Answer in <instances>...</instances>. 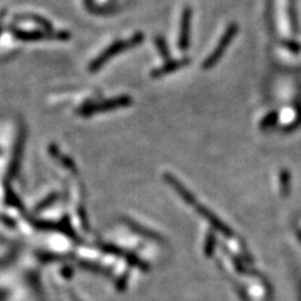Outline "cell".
<instances>
[{
	"label": "cell",
	"instance_id": "8",
	"mask_svg": "<svg viewBox=\"0 0 301 301\" xmlns=\"http://www.w3.org/2000/svg\"><path fill=\"white\" fill-rule=\"evenodd\" d=\"M154 44H156L157 49H158V53L161 54V57L163 58L166 62L171 60V53H169L168 45H167L166 40H164L163 37H156L154 38Z\"/></svg>",
	"mask_w": 301,
	"mask_h": 301
},
{
	"label": "cell",
	"instance_id": "12",
	"mask_svg": "<svg viewBox=\"0 0 301 301\" xmlns=\"http://www.w3.org/2000/svg\"><path fill=\"white\" fill-rule=\"evenodd\" d=\"M5 12H2V15H0V33H2V24H3V17H4Z\"/></svg>",
	"mask_w": 301,
	"mask_h": 301
},
{
	"label": "cell",
	"instance_id": "9",
	"mask_svg": "<svg viewBox=\"0 0 301 301\" xmlns=\"http://www.w3.org/2000/svg\"><path fill=\"white\" fill-rule=\"evenodd\" d=\"M289 17L290 23L292 25L294 33L299 30V23H297V12H296V0H289Z\"/></svg>",
	"mask_w": 301,
	"mask_h": 301
},
{
	"label": "cell",
	"instance_id": "2",
	"mask_svg": "<svg viewBox=\"0 0 301 301\" xmlns=\"http://www.w3.org/2000/svg\"><path fill=\"white\" fill-rule=\"evenodd\" d=\"M133 105V98L130 95H118L112 99L103 101L99 103H87L78 110V113L83 117H89L95 113H105L110 111L118 110V108L130 107Z\"/></svg>",
	"mask_w": 301,
	"mask_h": 301
},
{
	"label": "cell",
	"instance_id": "1",
	"mask_svg": "<svg viewBox=\"0 0 301 301\" xmlns=\"http://www.w3.org/2000/svg\"><path fill=\"white\" fill-rule=\"evenodd\" d=\"M143 39H145V34L142 33H136L132 38L127 40H117L113 44H111L110 47L106 48L105 52L101 53L94 60L89 64L88 69H89L90 73H95L108 62V60L112 59L113 57L116 55L121 54V53L126 52L128 49H132V48L138 47L140 44H142Z\"/></svg>",
	"mask_w": 301,
	"mask_h": 301
},
{
	"label": "cell",
	"instance_id": "5",
	"mask_svg": "<svg viewBox=\"0 0 301 301\" xmlns=\"http://www.w3.org/2000/svg\"><path fill=\"white\" fill-rule=\"evenodd\" d=\"M192 17H193V10H192V8H184L181 15V28H179L178 37V48L181 52H186L189 48V43H191Z\"/></svg>",
	"mask_w": 301,
	"mask_h": 301
},
{
	"label": "cell",
	"instance_id": "3",
	"mask_svg": "<svg viewBox=\"0 0 301 301\" xmlns=\"http://www.w3.org/2000/svg\"><path fill=\"white\" fill-rule=\"evenodd\" d=\"M237 33H239V25L237 24L232 23V24H230L229 27H227V29L225 30L224 35H222L221 39L219 40L217 45L215 47L214 52H212L211 54L205 59L204 64H202V69L204 70L211 69V68H214L215 65L221 60V58L224 57L225 52H226L229 45L232 43V40L235 39Z\"/></svg>",
	"mask_w": 301,
	"mask_h": 301
},
{
	"label": "cell",
	"instance_id": "10",
	"mask_svg": "<svg viewBox=\"0 0 301 301\" xmlns=\"http://www.w3.org/2000/svg\"><path fill=\"white\" fill-rule=\"evenodd\" d=\"M277 120H279V113H277V112H270L269 115H267L266 117H265L264 120L261 121V123H260V127H261V128L271 127V126H274L275 123L277 122Z\"/></svg>",
	"mask_w": 301,
	"mask_h": 301
},
{
	"label": "cell",
	"instance_id": "6",
	"mask_svg": "<svg viewBox=\"0 0 301 301\" xmlns=\"http://www.w3.org/2000/svg\"><path fill=\"white\" fill-rule=\"evenodd\" d=\"M191 63V59L189 58H182V59H176V60H168V62L164 63L162 67L156 68L151 72V77L152 78H161L164 77V75H168L171 73H174L176 70L181 69V68L187 67V65Z\"/></svg>",
	"mask_w": 301,
	"mask_h": 301
},
{
	"label": "cell",
	"instance_id": "11",
	"mask_svg": "<svg viewBox=\"0 0 301 301\" xmlns=\"http://www.w3.org/2000/svg\"><path fill=\"white\" fill-rule=\"evenodd\" d=\"M284 45L287 48V49L290 50V52H294V53L301 52V45L297 44V43H294V42H290V40H287V42L284 43Z\"/></svg>",
	"mask_w": 301,
	"mask_h": 301
},
{
	"label": "cell",
	"instance_id": "4",
	"mask_svg": "<svg viewBox=\"0 0 301 301\" xmlns=\"http://www.w3.org/2000/svg\"><path fill=\"white\" fill-rule=\"evenodd\" d=\"M12 32L17 39L24 40V42H37L40 39H53L58 40H68L70 38V34L68 32H42V30H35V32H25V30L12 28Z\"/></svg>",
	"mask_w": 301,
	"mask_h": 301
},
{
	"label": "cell",
	"instance_id": "7",
	"mask_svg": "<svg viewBox=\"0 0 301 301\" xmlns=\"http://www.w3.org/2000/svg\"><path fill=\"white\" fill-rule=\"evenodd\" d=\"M17 19L20 20H32V22L37 23V24H40L43 28H44L47 32H53L52 30V24H50L49 22H48L47 19H44V18L39 17V15H35V14H20L18 15Z\"/></svg>",
	"mask_w": 301,
	"mask_h": 301
}]
</instances>
